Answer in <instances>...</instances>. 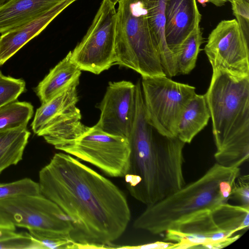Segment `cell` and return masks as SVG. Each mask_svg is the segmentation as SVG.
I'll return each instance as SVG.
<instances>
[{"label":"cell","mask_w":249,"mask_h":249,"mask_svg":"<svg viewBox=\"0 0 249 249\" xmlns=\"http://www.w3.org/2000/svg\"><path fill=\"white\" fill-rule=\"evenodd\" d=\"M41 194L71 221V238L79 249H104L130 220L124 193L112 182L69 154L55 153L39 172Z\"/></svg>","instance_id":"6da1fadb"},{"label":"cell","mask_w":249,"mask_h":249,"mask_svg":"<svg viewBox=\"0 0 249 249\" xmlns=\"http://www.w3.org/2000/svg\"><path fill=\"white\" fill-rule=\"evenodd\" d=\"M144 111L141 84H136V113L128 138L130 154L124 176L136 200L148 206L170 196L186 183L183 173L185 143L177 137L156 135Z\"/></svg>","instance_id":"7a4b0ae2"},{"label":"cell","mask_w":249,"mask_h":249,"mask_svg":"<svg viewBox=\"0 0 249 249\" xmlns=\"http://www.w3.org/2000/svg\"><path fill=\"white\" fill-rule=\"evenodd\" d=\"M212 122L216 163L239 167L249 157V76L213 70L204 94Z\"/></svg>","instance_id":"3957f363"},{"label":"cell","mask_w":249,"mask_h":249,"mask_svg":"<svg viewBox=\"0 0 249 249\" xmlns=\"http://www.w3.org/2000/svg\"><path fill=\"white\" fill-rule=\"evenodd\" d=\"M239 167L216 163L199 178L161 200L147 206L136 219L135 229L159 234L175 228L201 212L228 203Z\"/></svg>","instance_id":"277c9868"},{"label":"cell","mask_w":249,"mask_h":249,"mask_svg":"<svg viewBox=\"0 0 249 249\" xmlns=\"http://www.w3.org/2000/svg\"><path fill=\"white\" fill-rule=\"evenodd\" d=\"M116 10L115 64L142 77L166 76L148 24L145 0H120Z\"/></svg>","instance_id":"5b68a950"},{"label":"cell","mask_w":249,"mask_h":249,"mask_svg":"<svg viewBox=\"0 0 249 249\" xmlns=\"http://www.w3.org/2000/svg\"><path fill=\"white\" fill-rule=\"evenodd\" d=\"M249 227V208L226 203L167 231L164 241L175 243L173 249H221L240 238L235 233Z\"/></svg>","instance_id":"8992f818"},{"label":"cell","mask_w":249,"mask_h":249,"mask_svg":"<svg viewBox=\"0 0 249 249\" xmlns=\"http://www.w3.org/2000/svg\"><path fill=\"white\" fill-rule=\"evenodd\" d=\"M141 83L148 123L159 134L177 137L180 116L196 94L195 87L166 76L142 77Z\"/></svg>","instance_id":"52a82bcc"},{"label":"cell","mask_w":249,"mask_h":249,"mask_svg":"<svg viewBox=\"0 0 249 249\" xmlns=\"http://www.w3.org/2000/svg\"><path fill=\"white\" fill-rule=\"evenodd\" d=\"M0 215L16 227L27 229L32 235L71 238V220L41 194L0 200Z\"/></svg>","instance_id":"ba28073f"},{"label":"cell","mask_w":249,"mask_h":249,"mask_svg":"<svg viewBox=\"0 0 249 249\" xmlns=\"http://www.w3.org/2000/svg\"><path fill=\"white\" fill-rule=\"evenodd\" d=\"M116 20L115 5L103 0L85 36L71 51L81 71L99 74L115 64Z\"/></svg>","instance_id":"9c48e42d"},{"label":"cell","mask_w":249,"mask_h":249,"mask_svg":"<svg viewBox=\"0 0 249 249\" xmlns=\"http://www.w3.org/2000/svg\"><path fill=\"white\" fill-rule=\"evenodd\" d=\"M57 149L92 164L110 177H124L128 168V139L105 132L95 125Z\"/></svg>","instance_id":"30bf717a"},{"label":"cell","mask_w":249,"mask_h":249,"mask_svg":"<svg viewBox=\"0 0 249 249\" xmlns=\"http://www.w3.org/2000/svg\"><path fill=\"white\" fill-rule=\"evenodd\" d=\"M249 43L235 19L223 20L209 34L204 51L213 70L236 77H248Z\"/></svg>","instance_id":"8fae6325"},{"label":"cell","mask_w":249,"mask_h":249,"mask_svg":"<svg viewBox=\"0 0 249 249\" xmlns=\"http://www.w3.org/2000/svg\"><path fill=\"white\" fill-rule=\"evenodd\" d=\"M98 107L101 114L95 125L128 139L135 117L136 85L125 80L109 82Z\"/></svg>","instance_id":"7c38bea8"},{"label":"cell","mask_w":249,"mask_h":249,"mask_svg":"<svg viewBox=\"0 0 249 249\" xmlns=\"http://www.w3.org/2000/svg\"><path fill=\"white\" fill-rule=\"evenodd\" d=\"M165 18L166 41L175 58L181 44L200 22L201 15L196 0H165Z\"/></svg>","instance_id":"4fadbf2b"},{"label":"cell","mask_w":249,"mask_h":249,"mask_svg":"<svg viewBox=\"0 0 249 249\" xmlns=\"http://www.w3.org/2000/svg\"><path fill=\"white\" fill-rule=\"evenodd\" d=\"M77 0H61L30 22L0 36V66L30 40L39 34L57 16Z\"/></svg>","instance_id":"5bb4252c"},{"label":"cell","mask_w":249,"mask_h":249,"mask_svg":"<svg viewBox=\"0 0 249 249\" xmlns=\"http://www.w3.org/2000/svg\"><path fill=\"white\" fill-rule=\"evenodd\" d=\"M61 0H8L0 5V34L39 17Z\"/></svg>","instance_id":"9a60e30c"},{"label":"cell","mask_w":249,"mask_h":249,"mask_svg":"<svg viewBox=\"0 0 249 249\" xmlns=\"http://www.w3.org/2000/svg\"><path fill=\"white\" fill-rule=\"evenodd\" d=\"M81 119L80 109L73 106L52 119L37 135L57 149L76 140L87 130L89 127Z\"/></svg>","instance_id":"2e32d148"},{"label":"cell","mask_w":249,"mask_h":249,"mask_svg":"<svg viewBox=\"0 0 249 249\" xmlns=\"http://www.w3.org/2000/svg\"><path fill=\"white\" fill-rule=\"evenodd\" d=\"M81 70L72 60L71 51L41 81L35 92L42 104L45 103L75 84L78 85Z\"/></svg>","instance_id":"e0dca14e"},{"label":"cell","mask_w":249,"mask_h":249,"mask_svg":"<svg viewBox=\"0 0 249 249\" xmlns=\"http://www.w3.org/2000/svg\"><path fill=\"white\" fill-rule=\"evenodd\" d=\"M147 20L153 38L157 47L161 65L169 78L178 74L175 58L169 50L165 38V0H145Z\"/></svg>","instance_id":"ac0fdd59"},{"label":"cell","mask_w":249,"mask_h":249,"mask_svg":"<svg viewBox=\"0 0 249 249\" xmlns=\"http://www.w3.org/2000/svg\"><path fill=\"white\" fill-rule=\"evenodd\" d=\"M210 113L205 95L196 93L189 101L180 116L177 127V137L186 143L208 124Z\"/></svg>","instance_id":"d6986e66"},{"label":"cell","mask_w":249,"mask_h":249,"mask_svg":"<svg viewBox=\"0 0 249 249\" xmlns=\"http://www.w3.org/2000/svg\"><path fill=\"white\" fill-rule=\"evenodd\" d=\"M75 84L57 94L48 102L42 104L36 112L31 124L37 134L52 119L70 107L76 106L79 99Z\"/></svg>","instance_id":"ffe728a7"},{"label":"cell","mask_w":249,"mask_h":249,"mask_svg":"<svg viewBox=\"0 0 249 249\" xmlns=\"http://www.w3.org/2000/svg\"><path fill=\"white\" fill-rule=\"evenodd\" d=\"M30 134L24 127L0 132V174L21 160Z\"/></svg>","instance_id":"44dd1931"},{"label":"cell","mask_w":249,"mask_h":249,"mask_svg":"<svg viewBox=\"0 0 249 249\" xmlns=\"http://www.w3.org/2000/svg\"><path fill=\"white\" fill-rule=\"evenodd\" d=\"M198 22L180 45L175 54L178 74H187L195 67L200 46L204 42L202 32Z\"/></svg>","instance_id":"7402d4cb"},{"label":"cell","mask_w":249,"mask_h":249,"mask_svg":"<svg viewBox=\"0 0 249 249\" xmlns=\"http://www.w3.org/2000/svg\"><path fill=\"white\" fill-rule=\"evenodd\" d=\"M34 113V107L27 102L17 100L0 107V132L18 128H27Z\"/></svg>","instance_id":"603a6c76"},{"label":"cell","mask_w":249,"mask_h":249,"mask_svg":"<svg viewBox=\"0 0 249 249\" xmlns=\"http://www.w3.org/2000/svg\"><path fill=\"white\" fill-rule=\"evenodd\" d=\"M41 194L38 182L29 178L0 183V200L18 196Z\"/></svg>","instance_id":"cb8c5ba5"},{"label":"cell","mask_w":249,"mask_h":249,"mask_svg":"<svg viewBox=\"0 0 249 249\" xmlns=\"http://www.w3.org/2000/svg\"><path fill=\"white\" fill-rule=\"evenodd\" d=\"M25 90L23 80L5 76L0 72V107L17 100Z\"/></svg>","instance_id":"d4e9b609"},{"label":"cell","mask_w":249,"mask_h":249,"mask_svg":"<svg viewBox=\"0 0 249 249\" xmlns=\"http://www.w3.org/2000/svg\"><path fill=\"white\" fill-rule=\"evenodd\" d=\"M0 249H41L29 233L17 234L0 240Z\"/></svg>","instance_id":"484cf974"},{"label":"cell","mask_w":249,"mask_h":249,"mask_svg":"<svg viewBox=\"0 0 249 249\" xmlns=\"http://www.w3.org/2000/svg\"><path fill=\"white\" fill-rule=\"evenodd\" d=\"M234 16L245 37L249 40V0H230Z\"/></svg>","instance_id":"4316f807"},{"label":"cell","mask_w":249,"mask_h":249,"mask_svg":"<svg viewBox=\"0 0 249 249\" xmlns=\"http://www.w3.org/2000/svg\"><path fill=\"white\" fill-rule=\"evenodd\" d=\"M230 198L237 200L240 205L249 208V176H239L236 179L230 196Z\"/></svg>","instance_id":"83f0119b"},{"label":"cell","mask_w":249,"mask_h":249,"mask_svg":"<svg viewBox=\"0 0 249 249\" xmlns=\"http://www.w3.org/2000/svg\"><path fill=\"white\" fill-rule=\"evenodd\" d=\"M175 243L167 241H156L153 243H147L137 246H127L118 247L117 249H173Z\"/></svg>","instance_id":"f1b7e54d"},{"label":"cell","mask_w":249,"mask_h":249,"mask_svg":"<svg viewBox=\"0 0 249 249\" xmlns=\"http://www.w3.org/2000/svg\"><path fill=\"white\" fill-rule=\"evenodd\" d=\"M17 233V232H15V231L0 228V240L13 236Z\"/></svg>","instance_id":"f546056e"},{"label":"cell","mask_w":249,"mask_h":249,"mask_svg":"<svg viewBox=\"0 0 249 249\" xmlns=\"http://www.w3.org/2000/svg\"><path fill=\"white\" fill-rule=\"evenodd\" d=\"M0 228L6 229H9L13 231L16 230V227L4 219L0 215Z\"/></svg>","instance_id":"4dcf8cb0"},{"label":"cell","mask_w":249,"mask_h":249,"mask_svg":"<svg viewBox=\"0 0 249 249\" xmlns=\"http://www.w3.org/2000/svg\"><path fill=\"white\" fill-rule=\"evenodd\" d=\"M229 1L230 0H210L209 2L217 7H221Z\"/></svg>","instance_id":"1f68e13d"},{"label":"cell","mask_w":249,"mask_h":249,"mask_svg":"<svg viewBox=\"0 0 249 249\" xmlns=\"http://www.w3.org/2000/svg\"><path fill=\"white\" fill-rule=\"evenodd\" d=\"M197 2L203 6H205L206 3L210 1V0H197Z\"/></svg>","instance_id":"d6a6232c"},{"label":"cell","mask_w":249,"mask_h":249,"mask_svg":"<svg viewBox=\"0 0 249 249\" xmlns=\"http://www.w3.org/2000/svg\"><path fill=\"white\" fill-rule=\"evenodd\" d=\"M111 3H113L114 4L116 5L117 3L118 2V1L120 0H109Z\"/></svg>","instance_id":"836d02e7"},{"label":"cell","mask_w":249,"mask_h":249,"mask_svg":"<svg viewBox=\"0 0 249 249\" xmlns=\"http://www.w3.org/2000/svg\"><path fill=\"white\" fill-rule=\"evenodd\" d=\"M8 0H0V5L4 3L5 2L7 1Z\"/></svg>","instance_id":"e575fe53"},{"label":"cell","mask_w":249,"mask_h":249,"mask_svg":"<svg viewBox=\"0 0 249 249\" xmlns=\"http://www.w3.org/2000/svg\"><path fill=\"white\" fill-rule=\"evenodd\" d=\"M0 72H1V71H0Z\"/></svg>","instance_id":"d590c367"}]
</instances>
